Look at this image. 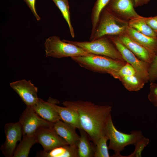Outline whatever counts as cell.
<instances>
[{
  "instance_id": "cell-30",
  "label": "cell",
  "mask_w": 157,
  "mask_h": 157,
  "mask_svg": "<svg viewBox=\"0 0 157 157\" xmlns=\"http://www.w3.org/2000/svg\"><path fill=\"white\" fill-rule=\"evenodd\" d=\"M142 18L149 27L157 33V16L150 17H142Z\"/></svg>"
},
{
  "instance_id": "cell-23",
  "label": "cell",
  "mask_w": 157,
  "mask_h": 157,
  "mask_svg": "<svg viewBox=\"0 0 157 157\" xmlns=\"http://www.w3.org/2000/svg\"><path fill=\"white\" fill-rule=\"evenodd\" d=\"M111 0H97L93 7L91 14L92 24L91 33L95 29L98 24L100 15Z\"/></svg>"
},
{
  "instance_id": "cell-32",
  "label": "cell",
  "mask_w": 157,
  "mask_h": 157,
  "mask_svg": "<svg viewBox=\"0 0 157 157\" xmlns=\"http://www.w3.org/2000/svg\"><path fill=\"white\" fill-rule=\"evenodd\" d=\"M135 7L142 6L148 3L151 0H134Z\"/></svg>"
},
{
  "instance_id": "cell-7",
  "label": "cell",
  "mask_w": 157,
  "mask_h": 157,
  "mask_svg": "<svg viewBox=\"0 0 157 157\" xmlns=\"http://www.w3.org/2000/svg\"><path fill=\"white\" fill-rule=\"evenodd\" d=\"M109 38L121 55L124 60L131 65L137 74L145 81H149L150 65L138 58L120 41L117 36H110Z\"/></svg>"
},
{
  "instance_id": "cell-2",
  "label": "cell",
  "mask_w": 157,
  "mask_h": 157,
  "mask_svg": "<svg viewBox=\"0 0 157 157\" xmlns=\"http://www.w3.org/2000/svg\"><path fill=\"white\" fill-rule=\"evenodd\" d=\"M71 58L81 67L94 72L109 74L115 78L119 69L126 62L107 56L90 53Z\"/></svg>"
},
{
  "instance_id": "cell-27",
  "label": "cell",
  "mask_w": 157,
  "mask_h": 157,
  "mask_svg": "<svg viewBox=\"0 0 157 157\" xmlns=\"http://www.w3.org/2000/svg\"><path fill=\"white\" fill-rule=\"evenodd\" d=\"M136 74V72L133 67L129 63L126 62L118 71L115 78L119 80L123 77Z\"/></svg>"
},
{
  "instance_id": "cell-1",
  "label": "cell",
  "mask_w": 157,
  "mask_h": 157,
  "mask_svg": "<svg viewBox=\"0 0 157 157\" xmlns=\"http://www.w3.org/2000/svg\"><path fill=\"white\" fill-rule=\"evenodd\" d=\"M63 104L64 106L71 108L76 111L80 129L87 133L95 146L104 133L105 124L111 115V106L108 105H96L81 100L66 101Z\"/></svg>"
},
{
  "instance_id": "cell-31",
  "label": "cell",
  "mask_w": 157,
  "mask_h": 157,
  "mask_svg": "<svg viewBox=\"0 0 157 157\" xmlns=\"http://www.w3.org/2000/svg\"><path fill=\"white\" fill-rule=\"evenodd\" d=\"M30 9L34 16L38 21L40 19V17L38 14L35 9V3L36 0H24Z\"/></svg>"
},
{
  "instance_id": "cell-13",
  "label": "cell",
  "mask_w": 157,
  "mask_h": 157,
  "mask_svg": "<svg viewBox=\"0 0 157 157\" xmlns=\"http://www.w3.org/2000/svg\"><path fill=\"white\" fill-rule=\"evenodd\" d=\"M58 103V101L51 97L46 102L39 98L37 102L31 107L35 112L41 118L49 122L54 123L61 120L57 112L53 108L52 104Z\"/></svg>"
},
{
  "instance_id": "cell-24",
  "label": "cell",
  "mask_w": 157,
  "mask_h": 157,
  "mask_svg": "<svg viewBox=\"0 0 157 157\" xmlns=\"http://www.w3.org/2000/svg\"><path fill=\"white\" fill-rule=\"evenodd\" d=\"M61 11L68 25L71 35L75 37L74 31L70 18L69 7L68 0H52Z\"/></svg>"
},
{
  "instance_id": "cell-29",
  "label": "cell",
  "mask_w": 157,
  "mask_h": 157,
  "mask_svg": "<svg viewBox=\"0 0 157 157\" xmlns=\"http://www.w3.org/2000/svg\"><path fill=\"white\" fill-rule=\"evenodd\" d=\"M149 81L154 82L157 79V54L150 65L149 68Z\"/></svg>"
},
{
  "instance_id": "cell-21",
  "label": "cell",
  "mask_w": 157,
  "mask_h": 157,
  "mask_svg": "<svg viewBox=\"0 0 157 157\" xmlns=\"http://www.w3.org/2000/svg\"><path fill=\"white\" fill-rule=\"evenodd\" d=\"M129 24V26L142 34L149 37L157 38V33L146 23L142 16L130 20Z\"/></svg>"
},
{
  "instance_id": "cell-19",
  "label": "cell",
  "mask_w": 157,
  "mask_h": 157,
  "mask_svg": "<svg viewBox=\"0 0 157 157\" xmlns=\"http://www.w3.org/2000/svg\"><path fill=\"white\" fill-rule=\"evenodd\" d=\"M80 136L77 145L78 157L94 156V148L90 143L87 133L81 129Z\"/></svg>"
},
{
  "instance_id": "cell-17",
  "label": "cell",
  "mask_w": 157,
  "mask_h": 157,
  "mask_svg": "<svg viewBox=\"0 0 157 157\" xmlns=\"http://www.w3.org/2000/svg\"><path fill=\"white\" fill-rule=\"evenodd\" d=\"M58 103H53L52 106L58 114L61 120L72 125L76 129H80L79 117L76 111L70 107L59 106L56 105Z\"/></svg>"
},
{
  "instance_id": "cell-25",
  "label": "cell",
  "mask_w": 157,
  "mask_h": 157,
  "mask_svg": "<svg viewBox=\"0 0 157 157\" xmlns=\"http://www.w3.org/2000/svg\"><path fill=\"white\" fill-rule=\"evenodd\" d=\"M108 140V137L104 133L99 139L95 145L94 157H110L107 144Z\"/></svg>"
},
{
  "instance_id": "cell-10",
  "label": "cell",
  "mask_w": 157,
  "mask_h": 157,
  "mask_svg": "<svg viewBox=\"0 0 157 157\" xmlns=\"http://www.w3.org/2000/svg\"><path fill=\"white\" fill-rule=\"evenodd\" d=\"M6 140L1 149L5 156H13L17 141H21L22 126L19 122L6 124L4 125Z\"/></svg>"
},
{
  "instance_id": "cell-15",
  "label": "cell",
  "mask_w": 157,
  "mask_h": 157,
  "mask_svg": "<svg viewBox=\"0 0 157 157\" xmlns=\"http://www.w3.org/2000/svg\"><path fill=\"white\" fill-rule=\"evenodd\" d=\"M60 120L53 123V128L57 133L69 145L77 147L80 136L76 132L75 130L76 128Z\"/></svg>"
},
{
  "instance_id": "cell-28",
  "label": "cell",
  "mask_w": 157,
  "mask_h": 157,
  "mask_svg": "<svg viewBox=\"0 0 157 157\" xmlns=\"http://www.w3.org/2000/svg\"><path fill=\"white\" fill-rule=\"evenodd\" d=\"M148 98L154 106L157 107V84L154 82H151L150 84V91Z\"/></svg>"
},
{
  "instance_id": "cell-26",
  "label": "cell",
  "mask_w": 157,
  "mask_h": 157,
  "mask_svg": "<svg viewBox=\"0 0 157 157\" xmlns=\"http://www.w3.org/2000/svg\"><path fill=\"white\" fill-rule=\"evenodd\" d=\"M149 140L143 136L139 139L134 144L135 149L130 154L123 157H141L142 153L144 148L149 144Z\"/></svg>"
},
{
  "instance_id": "cell-4",
  "label": "cell",
  "mask_w": 157,
  "mask_h": 157,
  "mask_svg": "<svg viewBox=\"0 0 157 157\" xmlns=\"http://www.w3.org/2000/svg\"><path fill=\"white\" fill-rule=\"evenodd\" d=\"M104 133L109 140L108 149L113 150L114 154L111 157H122L121 152L127 146L134 145L140 138L143 136L140 130L132 131L130 134H126L119 131L115 126L111 115L108 119L104 128Z\"/></svg>"
},
{
  "instance_id": "cell-16",
  "label": "cell",
  "mask_w": 157,
  "mask_h": 157,
  "mask_svg": "<svg viewBox=\"0 0 157 157\" xmlns=\"http://www.w3.org/2000/svg\"><path fill=\"white\" fill-rule=\"evenodd\" d=\"M126 33L131 38L146 49L153 60L157 55V38L146 35L129 26Z\"/></svg>"
},
{
  "instance_id": "cell-3",
  "label": "cell",
  "mask_w": 157,
  "mask_h": 157,
  "mask_svg": "<svg viewBox=\"0 0 157 157\" xmlns=\"http://www.w3.org/2000/svg\"><path fill=\"white\" fill-rule=\"evenodd\" d=\"M129 26V22L105 8L100 15L95 29L91 33L90 40H94L106 35L118 36L126 33Z\"/></svg>"
},
{
  "instance_id": "cell-22",
  "label": "cell",
  "mask_w": 157,
  "mask_h": 157,
  "mask_svg": "<svg viewBox=\"0 0 157 157\" xmlns=\"http://www.w3.org/2000/svg\"><path fill=\"white\" fill-rule=\"evenodd\" d=\"M125 88L129 91H137L142 88L146 83L137 74L123 77L119 80Z\"/></svg>"
},
{
  "instance_id": "cell-20",
  "label": "cell",
  "mask_w": 157,
  "mask_h": 157,
  "mask_svg": "<svg viewBox=\"0 0 157 157\" xmlns=\"http://www.w3.org/2000/svg\"><path fill=\"white\" fill-rule=\"evenodd\" d=\"M38 141L33 135L23 136L22 140L14 152L13 157H27L32 146Z\"/></svg>"
},
{
  "instance_id": "cell-6",
  "label": "cell",
  "mask_w": 157,
  "mask_h": 157,
  "mask_svg": "<svg viewBox=\"0 0 157 157\" xmlns=\"http://www.w3.org/2000/svg\"><path fill=\"white\" fill-rule=\"evenodd\" d=\"M47 56L60 58L64 57L82 56L88 53L81 48L72 44L60 40L56 36L50 37L44 43Z\"/></svg>"
},
{
  "instance_id": "cell-5",
  "label": "cell",
  "mask_w": 157,
  "mask_h": 157,
  "mask_svg": "<svg viewBox=\"0 0 157 157\" xmlns=\"http://www.w3.org/2000/svg\"><path fill=\"white\" fill-rule=\"evenodd\" d=\"M63 40L81 48L88 53L104 56L125 61L109 38L105 36L90 41L78 42L64 39Z\"/></svg>"
},
{
  "instance_id": "cell-14",
  "label": "cell",
  "mask_w": 157,
  "mask_h": 157,
  "mask_svg": "<svg viewBox=\"0 0 157 157\" xmlns=\"http://www.w3.org/2000/svg\"><path fill=\"white\" fill-rule=\"evenodd\" d=\"M120 41L138 58L149 65L153 59L147 50L131 38L126 32L119 36Z\"/></svg>"
},
{
  "instance_id": "cell-8",
  "label": "cell",
  "mask_w": 157,
  "mask_h": 157,
  "mask_svg": "<svg viewBox=\"0 0 157 157\" xmlns=\"http://www.w3.org/2000/svg\"><path fill=\"white\" fill-rule=\"evenodd\" d=\"M19 122L22 126V135H34L36 131L42 126H53V123L40 117L31 107L27 106L21 115Z\"/></svg>"
},
{
  "instance_id": "cell-12",
  "label": "cell",
  "mask_w": 157,
  "mask_h": 157,
  "mask_svg": "<svg viewBox=\"0 0 157 157\" xmlns=\"http://www.w3.org/2000/svg\"><path fill=\"white\" fill-rule=\"evenodd\" d=\"M134 7V0H111L106 8L121 18L130 20L140 16Z\"/></svg>"
},
{
  "instance_id": "cell-18",
  "label": "cell",
  "mask_w": 157,
  "mask_h": 157,
  "mask_svg": "<svg viewBox=\"0 0 157 157\" xmlns=\"http://www.w3.org/2000/svg\"><path fill=\"white\" fill-rule=\"evenodd\" d=\"M40 157H78L77 147L67 145L55 148L49 151H41L37 154Z\"/></svg>"
},
{
  "instance_id": "cell-9",
  "label": "cell",
  "mask_w": 157,
  "mask_h": 157,
  "mask_svg": "<svg viewBox=\"0 0 157 157\" xmlns=\"http://www.w3.org/2000/svg\"><path fill=\"white\" fill-rule=\"evenodd\" d=\"M34 135L38 143L42 145L45 151H49L58 147L69 145L57 133L53 126L40 127L36 131Z\"/></svg>"
},
{
  "instance_id": "cell-11",
  "label": "cell",
  "mask_w": 157,
  "mask_h": 157,
  "mask_svg": "<svg viewBox=\"0 0 157 157\" xmlns=\"http://www.w3.org/2000/svg\"><path fill=\"white\" fill-rule=\"evenodd\" d=\"M10 85L27 106L32 107L38 101V88L30 81L24 79L11 83Z\"/></svg>"
}]
</instances>
